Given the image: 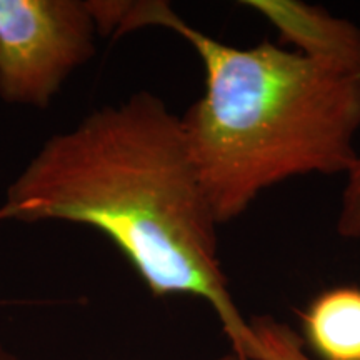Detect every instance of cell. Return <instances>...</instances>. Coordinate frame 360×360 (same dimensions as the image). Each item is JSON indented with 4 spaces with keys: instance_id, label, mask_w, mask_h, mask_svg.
Returning <instances> with one entry per match:
<instances>
[{
    "instance_id": "cell-9",
    "label": "cell",
    "mask_w": 360,
    "mask_h": 360,
    "mask_svg": "<svg viewBox=\"0 0 360 360\" xmlns=\"http://www.w3.org/2000/svg\"><path fill=\"white\" fill-rule=\"evenodd\" d=\"M214 360H240L237 357L236 354L233 352H231V354H225V355H220V357H217V359H214Z\"/></svg>"
},
{
    "instance_id": "cell-4",
    "label": "cell",
    "mask_w": 360,
    "mask_h": 360,
    "mask_svg": "<svg viewBox=\"0 0 360 360\" xmlns=\"http://www.w3.org/2000/svg\"><path fill=\"white\" fill-rule=\"evenodd\" d=\"M300 56L360 77V29L299 0H245Z\"/></svg>"
},
{
    "instance_id": "cell-1",
    "label": "cell",
    "mask_w": 360,
    "mask_h": 360,
    "mask_svg": "<svg viewBox=\"0 0 360 360\" xmlns=\"http://www.w3.org/2000/svg\"><path fill=\"white\" fill-rule=\"evenodd\" d=\"M0 219L97 229L152 295L204 299L232 352L250 360L249 322L233 304L220 265L217 219L180 117L160 97L142 90L49 139L11 184Z\"/></svg>"
},
{
    "instance_id": "cell-7",
    "label": "cell",
    "mask_w": 360,
    "mask_h": 360,
    "mask_svg": "<svg viewBox=\"0 0 360 360\" xmlns=\"http://www.w3.org/2000/svg\"><path fill=\"white\" fill-rule=\"evenodd\" d=\"M340 209L337 215V232L349 240H360V154L345 174Z\"/></svg>"
},
{
    "instance_id": "cell-5",
    "label": "cell",
    "mask_w": 360,
    "mask_h": 360,
    "mask_svg": "<svg viewBox=\"0 0 360 360\" xmlns=\"http://www.w3.org/2000/svg\"><path fill=\"white\" fill-rule=\"evenodd\" d=\"M304 345L322 360H360V287L323 290L300 314Z\"/></svg>"
},
{
    "instance_id": "cell-6",
    "label": "cell",
    "mask_w": 360,
    "mask_h": 360,
    "mask_svg": "<svg viewBox=\"0 0 360 360\" xmlns=\"http://www.w3.org/2000/svg\"><path fill=\"white\" fill-rule=\"evenodd\" d=\"M250 360H314L294 328L270 315H257L249 322Z\"/></svg>"
},
{
    "instance_id": "cell-3",
    "label": "cell",
    "mask_w": 360,
    "mask_h": 360,
    "mask_svg": "<svg viewBox=\"0 0 360 360\" xmlns=\"http://www.w3.org/2000/svg\"><path fill=\"white\" fill-rule=\"evenodd\" d=\"M97 20L82 0H0V98L42 109L96 56Z\"/></svg>"
},
{
    "instance_id": "cell-8",
    "label": "cell",
    "mask_w": 360,
    "mask_h": 360,
    "mask_svg": "<svg viewBox=\"0 0 360 360\" xmlns=\"http://www.w3.org/2000/svg\"><path fill=\"white\" fill-rule=\"evenodd\" d=\"M0 360H19V359H17L15 355H13L11 350H8L6 345L0 342Z\"/></svg>"
},
{
    "instance_id": "cell-2",
    "label": "cell",
    "mask_w": 360,
    "mask_h": 360,
    "mask_svg": "<svg viewBox=\"0 0 360 360\" xmlns=\"http://www.w3.org/2000/svg\"><path fill=\"white\" fill-rule=\"evenodd\" d=\"M102 35L174 30L205 70L204 96L180 115L188 154L217 224L267 188L357 160L360 77L272 42L238 49L193 29L165 2H97Z\"/></svg>"
}]
</instances>
